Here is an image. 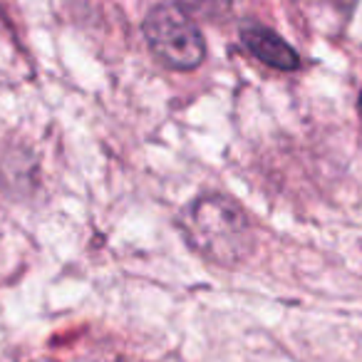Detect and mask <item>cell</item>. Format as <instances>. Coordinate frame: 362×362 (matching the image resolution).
Segmentation results:
<instances>
[{
	"mask_svg": "<svg viewBox=\"0 0 362 362\" xmlns=\"http://www.w3.org/2000/svg\"><path fill=\"white\" fill-rule=\"evenodd\" d=\"M179 228L187 243L214 266H241L256 246L251 218L228 197H202L179 216Z\"/></svg>",
	"mask_w": 362,
	"mask_h": 362,
	"instance_id": "6da1fadb",
	"label": "cell"
},
{
	"mask_svg": "<svg viewBox=\"0 0 362 362\" xmlns=\"http://www.w3.org/2000/svg\"><path fill=\"white\" fill-rule=\"evenodd\" d=\"M141 33L156 60L171 70H194L206 57V42L194 18L174 3L151 8L141 23Z\"/></svg>",
	"mask_w": 362,
	"mask_h": 362,
	"instance_id": "7a4b0ae2",
	"label": "cell"
},
{
	"mask_svg": "<svg viewBox=\"0 0 362 362\" xmlns=\"http://www.w3.org/2000/svg\"><path fill=\"white\" fill-rule=\"evenodd\" d=\"M241 42L246 45V50L251 52L256 60H261L263 65L273 67V70L291 72L300 67V57L298 52L283 40L278 33L268 30L263 25H248L241 30Z\"/></svg>",
	"mask_w": 362,
	"mask_h": 362,
	"instance_id": "3957f363",
	"label": "cell"
},
{
	"mask_svg": "<svg viewBox=\"0 0 362 362\" xmlns=\"http://www.w3.org/2000/svg\"><path fill=\"white\" fill-rule=\"evenodd\" d=\"M181 8L197 16H216L221 11V0H181Z\"/></svg>",
	"mask_w": 362,
	"mask_h": 362,
	"instance_id": "277c9868",
	"label": "cell"
},
{
	"mask_svg": "<svg viewBox=\"0 0 362 362\" xmlns=\"http://www.w3.org/2000/svg\"><path fill=\"white\" fill-rule=\"evenodd\" d=\"M360 112H362V92H360Z\"/></svg>",
	"mask_w": 362,
	"mask_h": 362,
	"instance_id": "5b68a950",
	"label": "cell"
}]
</instances>
